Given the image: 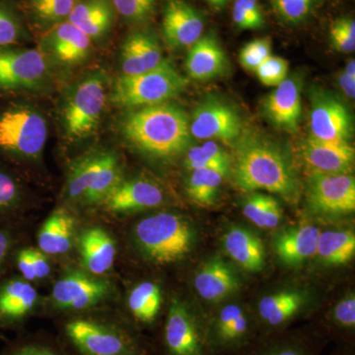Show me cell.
<instances>
[{"label":"cell","instance_id":"cell-1","mask_svg":"<svg viewBox=\"0 0 355 355\" xmlns=\"http://www.w3.org/2000/svg\"><path fill=\"white\" fill-rule=\"evenodd\" d=\"M119 128L128 144L153 157H174L191 142L190 118L171 103L130 109L121 116Z\"/></svg>","mask_w":355,"mask_h":355},{"label":"cell","instance_id":"cell-2","mask_svg":"<svg viewBox=\"0 0 355 355\" xmlns=\"http://www.w3.org/2000/svg\"><path fill=\"white\" fill-rule=\"evenodd\" d=\"M235 182L244 191L266 190L291 196L297 190L295 175L282 149L257 133H245L239 140Z\"/></svg>","mask_w":355,"mask_h":355},{"label":"cell","instance_id":"cell-3","mask_svg":"<svg viewBox=\"0 0 355 355\" xmlns=\"http://www.w3.org/2000/svg\"><path fill=\"white\" fill-rule=\"evenodd\" d=\"M62 336L76 355H149L139 336L116 322L73 318L62 324Z\"/></svg>","mask_w":355,"mask_h":355},{"label":"cell","instance_id":"cell-4","mask_svg":"<svg viewBox=\"0 0 355 355\" xmlns=\"http://www.w3.org/2000/svg\"><path fill=\"white\" fill-rule=\"evenodd\" d=\"M188 80L166 60L157 69L139 76H119L114 83L111 101L119 108L135 109L165 103L181 94Z\"/></svg>","mask_w":355,"mask_h":355},{"label":"cell","instance_id":"cell-5","mask_svg":"<svg viewBox=\"0 0 355 355\" xmlns=\"http://www.w3.org/2000/svg\"><path fill=\"white\" fill-rule=\"evenodd\" d=\"M121 180V166L116 154L103 149L91 151L70 166L67 196L78 202H104Z\"/></svg>","mask_w":355,"mask_h":355},{"label":"cell","instance_id":"cell-6","mask_svg":"<svg viewBox=\"0 0 355 355\" xmlns=\"http://www.w3.org/2000/svg\"><path fill=\"white\" fill-rule=\"evenodd\" d=\"M140 248L155 263H174L190 252L193 231L183 217L170 212L142 219L135 227Z\"/></svg>","mask_w":355,"mask_h":355},{"label":"cell","instance_id":"cell-7","mask_svg":"<svg viewBox=\"0 0 355 355\" xmlns=\"http://www.w3.org/2000/svg\"><path fill=\"white\" fill-rule=\"evenodd\" d=\"M106 100L104 73L94 71L84 76L69 91L62 106L65 135L71 140L91 137L101 123Z\"/></svg>","mask_w":355,"mask_h":355},{"label":"cell","instance_id":"cell-8","mask_svg":"<svg viewBox=\"0 0 355 355\" xmlns=\"http://www.w3.org/2000/svg\"><path fill=\"white\" fill-rule=\"evenodd\" d=\"M46 137V121L32 107L16 103L0 106V153L21 158L38 157Z\"/></svg>","mask_w":355,"mask_h":355},{"label":"cell","instance_id":"cell-9","mask_svg":"<svg viewBox=\"0 0 355 355\" xmlns=\"http://www.w3.org/2000/svg\"><path fill=\"white\" fill-rule=\"evenodd\" d=\"M162 355H210L207 331L186 305L174 299L160 336Z\"/></svg>","mask_w":355,"mask_h":355},{"label":"cell","instance_id":"cell-10","mask_svg":"<svg viewBox=\"0 0 355 355\" xmlns=\"http://www.w3.org/2000/svg\"><path fill=\"white\" fill-rule=\"evenodd\" d=\"M48 74L44 53L16 46H0V93L40 87Z\"/></svg>","mask_w":355,"mask_h":355},{"label":"cell","instance_id":"cell-11","mask_svg":"<svg viewBox=\"0 0 355 355\" xmlns=\"http://www.w3.org/2000/svg\"><path fill=\"white\" fill-rule=\"evenodd\" d=\"M239 113L228 103L209 96L196 108L190 120L191 135L198 139L233 141L242 135Z\"/></svg>","mask_w":355,"mask_h":355},{"label":"cell","instance_id":"cell-12","mask_svg":"<svg viewBox=\"0 0 355 355\" xmlns=\"http://www.w3.org/2000/svg\"><path fill=\"white\" fill-rule=\"evenodd\" d=\"M311 135L331 142H349L354 135V120L347 105L331 93L313 95L310 114Z\"/></svg>","mask_w":355,"mask_h":355},{"label":"cell","instance_id":"cell-13","mask_svg":"<svg viewBox=\"0 0 355 355\" xmlns=\"http://www.w3.org/2000/svg\"><path fill=\"white\" fill-rule=\"evenodd\" d=\"M308 198L313 209L324 214L354 211V177L349 174L314 173L310 178Z\"/></svg>","mask_w":355,"mask_h":355},{"label":"cell","instance_id":"cell-14","mask_svg":"<svg viewBox=\"0 0 355 355\" xmlns=\"http://www.w3.org/2000/svg\"><path fill=\"white\" fill-rule=\"evenodd\" d=\"M109 292V284L105 280L71 272L55 282L53 303L58 310L79 312L100 303Z\"/></svg>","mask_w":355,"mask_h":355},{"label":"cell","instance_id":"cell-15","mask_svg":"<svg viewBox=\"0 0 355 355\" xmlns=\"http://www.w3.org/2000/svg\"><path fill=\"white\" fill-rule=\"evenodd\" d=\"M205 20L200 11L184 0H167L162 30L166 42L174 49L188 48L202 37Z\"/></svg>","mask_w":355,"mask_h":355},{"label":"cell","instance_id":"cell-16","mask_svg":"<svg viewBox=\"0 0 355 355\" xmlns=\"http://www.w3.org/2000/svg\"><path fill=\"white\" fill-rule=\"evenodd\" d=\"M301 151L313 174H349L354 162V148L349 142L324 141L310 135Z\"/></svg>","mask_w":355,"mask_h":355},{"label":"cell","instance_id":"cell-17","mask_svg":"<svg viewBox=\"0 0 355 355\" xmlns=\"http://www.w3.org/2000/svg\"><path fill=\"white\" fill-rule=\"evenodd\" d=\"M263 112L275 127L294 132L298 130L302 114L300 84L294 78H286L266 96Z\"/></svg>","mask_w":355,"mask_h":355},{"label":"cell","instance_id":"cell-18","mask_svg":"<svg viewBox=\"0 0 355 355\" xmlns=\"http://www.w3.org/2000/svg\"><path fill=\"white\" fill-rule=\"evenodd\" d=\"M164 200L162 189L146 179L121 180L105 198L106 209L114 214L153 209Z\"/></svg>","mask_w":355,"mask_h":355},{"label":"cell","instance_id":"cell-19","mask_svg":"<svg viewBox=\"0 0 355 355\" xmlns=\"http://www.w3.org/2000/svg\"><path fill=\"white\" fill-rule=\"evenodd\" d=\"M123 76H139L164 64L157 38L150 33L135 32L128 35L121 46Z\"/></svg>","mask_w":355,"mask_h":355},{"label":"cell","instance_id":"cell-20","mask_svg":"<svg viewBox=\"0 0 355 355\" xmlns=\"http://www.w3.org/2000/svg\"><path fill=\"white\" fill-rule=\"evenodd\" d=\"M228 67L225 51L211 35L200 37L187 55V72L195 80H211L225 74Z\"/></svg>","mask_w":355,"mask_h":355},{"label":"cell","instance_id":"cell-21","mask_svg":"<svg viewBox=\"0 0 355 355\" xmlns=\"http://www.w3.org/2000/svg\"><path fill=\"white\" fill-rule=\"evenodd\" d=\"M91 40L76 26L67 22L58 24L46 37L44 46L46 51L60 64H80L88 57L91 50Z\"/></svg>","mask_w":355,"mask_h":355},{"label":"cell","instance_id":"cell-22","mask_svg":"<svg viewBox=\"0 0 355 355\" xmlns=\"http://www.w3.org/2000/svg\"><path fill=\"white\" fill-rule=\"evenodd\" d=\"M252 333L251 320L239 305L228 304L222 308L212 324L209 345L225 350L242 347Z\"/></svg>","mask_w":355,"mask_h":355},{"label":"cell","instance_id":"cell-23","mask_svg":"<svg viewBox=\"0 0 355 355\" xmlns=\"http://www.w3.org/2000/svg\"><path fill=\"white\" fill-rule=\"evenodd\" d=\"M38 299L36 289L26 280L13 279L0 286V327H12L24 320Z\"/></svg>","mask_w":355,"mask_h":355},{"label":"cell","instance_id":"cell-24","mask_svg":"<svg viewBox=\"0 0 355 355\" xmlns=\"http://www.w3.org/2000/svg\"><path fill=\"white\" fill-rule=\"evenodd\" d=\"M69 22L91 40L101 39L113 25V6L109 0L76 1L69 14Z\"/></svg>","mask_w":355,"mask_h":355},{"label":"cell","instance_id":"cell-25","mask_svg":"<svg viewBox=\"0 0 355 355\" xmlns=\"http://www.w3.org/2000/svg\"><path fill=\"white\" fill-rule=\"evenodd\" d=\"M79 249L84 266L93 275H104L114 265L116 244L104 229L93 227L83 232Z\"/></svg>","mask_w":355,"mask_h":355},{"label":"cell","instance_id":"cell-26","mask_svg":"<svg viewBox=\"0 0 355 355\" xmlns=\"http://www.w3.org/2000/svg\"><path fill=\"white\" fill-rule=\"evenodd\" d=\"M198 293L209 301H219L239 287L237 277L221 259L203 263L195 277Z\"/></svg>","mask_w":355,"mask_h":355},{"label":"cell","instance_id":"cell-27","mask_svg":"<svg viewBox=\"0 0 355 355\" xmlns=\"http://www.w3.org/2000/svg\"><path fill=\"white\" fill-rule=\"evenodd\" d=\"M229 256L248 272H259L265 266L266 254L260 238L244 228L234 227L224 237Z\"/></svg>","mask_w":355,"mask_h":355},{"label":"cell","instance_id":"cell-28","mask_svg":"<svg viewBox=\"0 0 355 355\" xmlns=\"http://www.w3.org/2000/svg\"><path fill=\"white\" fill-rule=\"evenodd\" d=\"M319 228L313 225L286 231L277 240V253L284 263L298 265L317 254Z\"/></svg>","mask_w":355,"mask_h":355},{"label":"cell","instance_id":"cell-29","mask_svg":"<svg viewBox=\"0 0 355 355\" xmlns=\"http://www.w3.org/2000/svg\"><path fill=\"white\" fill-rule=\"evenodd\" d=\"M76 220L65 210L58 209L43 224L38 236L41 251L50 254L67 253L71 247Z\"/></svg>","mask_w":355,"mask_h":355},{"label":"cell","instance_id":"cell-30","mask_svg":"<svg viewBox=\"0 0 355 355\" xmlns=\"http://www.w3.org/2000/svg\"><path fill=\"white\" fill-rule=\"evenodd\" d=\"M302 297L296 292L284 291L266 296L259 303V316L266 328L279 330L298 314Z\"/></svg>","mask_w":355,"mask_h":355},{"label":"cell","instance_id":"cell-31","mask_svg":"<svg viewBox=\"0 0 355 355\" xmlns=\"http://www.w3.org/2000/svg\"><path fill=\"white\" fill-rule=\"evenodd\" d=\"M161 305V291L154 282H141L128 296V310L133 320L142 326L150 327L156 323Z\"/></svg>","mask_w":355,"mask_h":355},{"label":"cell","instance_id":"cell-32","mask_svg":"<svg viewBox=\"0 0 355 355\" xmlns=\"http://www.w3.org/2000/svg\"><path fill=\"white\" fill-rule=\"evenodd\" d=\"M355 236L352 231H326L320 233L317 254L329 265H345L354 258Z\"/></svg>","mask_w":355,"mask_h":355},{"label":"cell","instance_id":"cell-33","mask_svg":"<svg viewBox=\"0 0 355 355\" xmlns=\"http://www.w3.org/2000/svg\"><path fill=\"white\" fill-rule=\"evenodd\" d=\"M225 168H205L193 170L187 183L189 197L200 205H211L214 202L224 177L228 174Z\"/></svg>","mask_w":355,"mask_h":355},{"label":"cell","instance_id":"cell-34","mask_svg":"<svg viewBox=\"0 0 355 355\" xmlns=\"http://www.w3.org/2000/svg\"><path fill=\"white\" fill-rule=\"evenodd\" d=\"M230 157L218 144L207 141L202 146L191 147L187 154V168L193 171L205 168H230Z\"/></svg>","mask_w":355,"mask_h":355},{"label":"cell","instance_id":"cell-35","mask_svg":"<svg viewBox=\"0 0 355 355\" xmlns=\"http://www.w3.org/2000/svg\"><path fill=\"white\" fill-rule=\"evenodd\" d=\"M76 0H29L35 19L44 26L57 25L69 18Z\"/></svg>","mask_w":355,"mask_h":355},{"label":"cell","instance_id":"cell-36","mask_svg":"<svg viewBox=\"0 0 355 355\" xmlns=\"http://www.w3.org/2000/svg\"><path fill=\"white\" fill-rule=\"evenodd\" d=\"M318 0H270L273 11L282 22L297 25L312 15Z\"/></svg>","mask_w":355,"mask_h":355},{"label":"cell","instance_id":"cell-37","mask_svg":"<svg viewBox=\"0 0 355 355\" xmlns=\"http://www.w3.org/2000/svg\"><path fill=\"white\" fill-rule=\"evenodd\" d=\"M232 18L239 30H259L266 24L258 0H235Z\"/></svg>","mask_w":355,"mask_h":355},{"label":"cell","instance_id":"cell-38","mask_svg":"<svg viewBox=\"0 0 355 355\" xmlns=\"http://www.w3.org/2000/svg\"><path fill=\"white\" fill-rule=\"evenodd\" d=\"M24 38L19 18L8 4L0 0V46H17Z\"/></svg>","mask_w":355,"mask_h":355},{"label":"cell","instance_id":"cell-39","mask_svg":"<svg viewBox=\"0 0 355 355\" xmlns=\"http://www.w3.org/2000/svg\"><path fill=\"white\" fill-rule=\"evenodd\" d=\"M21 197L19 182L8 170L0 167V216L13 211L19 205Z\"/></svg>","mask_w":355,"mask_h":355},{"label":"cell","instance_id":"cell-40","mask_svg":"<svg viewBox=\"0 0 355 355\" xmlns=\"http://www.w3.org/2000/svg\"><path fill=\"white\" fill-rule=\"evenodd\" d=\"M157 0H113L116 12L128 22H146L151 17Z\"/></svg>","mask_w":355,"mask_h":355},{"label":"cell","instance_id":"cell-41","mask_svg":"<svg viewBox=\"0 0 355 355\" xmlns=\"http://www.w3.org/2000/svg\"><path fill=\"white\" fill-rule=\"evenodd\" d=\"M272 55V41L268 38L254 40L243 46L239 62L245 69L256 71L263 62Z\"/></svg>","mask_w":355,"mask_h":355},{"label":"cell","instance_id":"cell-42","mask_svg":"<svg viewBox=\"0 0 355 355\" xmlns=\"http://www.w3.org/2000/svg\"><path fill=\"white\" fill-rule=\"evenodd\" d=\"M330 38L334 48L340 53L355 50V22L352 18H340L331 26Z\"/></svg>","mask_w":355,"mask_h":355},{"label":"cell","instance_id":"cell-43","mask_svg":"<svg viewBox=\"0 0 355 355\" xmlns=\"http://www.w3.org/2000/svg\"><path fill=\"white\" fill-rule=\"evenodd\" d=\"M261 83L266 86L279 85L288 73V62L284 58L270 55L256 69Z\"/></svg>","mask_w":355,"mask_h":355},{"label":"cell","instance_id":"cell-44","mask_svg":"<svg viewBox=\"0 0 355 355\" xmlns=\"http://www.w3.org/2000/svg\"><path fill=\"white\" fill-rule=\"evenodd\" d=\"M331 319L334 328L343 331L354 330L355 327L354 296H349L338 302L331 312Z\"/></svg>","mask_w":355,"mask_h":355},{"label":"cell","instance_id":"cell-45","mask_svg":"<svg viewBox=\"0 0 355 355\" xmlns=\"http://www.w3.org/2000/svg\"><path fill=\"white\" fill-rule=\"evenodd\" d=\"M248 355H314L302 340L298 338H287L282 343H270L261 350Z\"/></svg>","mask_w":355,"mask_h":355},{"label":"cell","instance_id":"cell-46","mask_svg":"<svg viewBox=\"0 0 355 355\" xmlns=\"http://www.w3.org/2000/svg\"><path fill=\"white\" fill-rule=\"evenodd\" d=\"M275 198L263 193H254L245 202L243 214L259 227L263 228V220L268 207Z\"/></svg>","mask_w":355,"mask_h":355},{"label":"cell","instance_id":"cell-47","mask_svg":"<svg viewBox=\"0 0 355 355\" xmlns=\"http://www.w3.org/2000/svg\"><path fill=\"white\" fill-rule=\"evenodd\" d=\"M3 355H62L57 349L42 343L26 342L9 347Z\"/></svg>","mask_w":355,"mask_h":355},{"label":"cell","instance_id":"cell-48","mask_svg":"<svg viewBox=\"0 0 355 355\" xmlns=\"http://www.w3.org/2000/svg\"><path fill=\"white\" fill-rule=\"evenodd\" d=\"M29 251L36 279H44L48 277L51 272V266L46 256L38 250L29 249Z\"/></svg>","mask_w":355,"mask_h":355},{"label":"cell","instance_id":"cell-49","mask_svg":"<svg viewBox=\"0 0 355 355\" xmlns=\"http://www.w3.org/2000/svg\"><path fill=\"white\" fill-rule=\"evenodd\" d=\"M16 263H17L18 270L22 273L23 277L26 280L32 282V280L36 279V275H35L34 270H33L29 249L21 250L17 258H16Z\"/></svg>","mask_w":355,"mask_h":355},{"label":"cell","instance_id":"cell-50","mask_svg":"<svg viewBox=\"0 0 355 355\" xmlns=\"http://www.w3.org/2000/svg\"><path fill=\"white\" fill-rule=\"evenodd\" d=\"M13 246V237L8 230L0 228V273L3 270Z\"/></svg>","mask_w":355,"mask_h":355},{"label":"cell","instance_id":"cell-51","mask_svg":"<svg viewBox=\"0 0 355 355\" xmlns=\"http://www.w3.org/2000/svg\"><path fill=\"white\" fill-rule=\"evenodd\" d=\"M282 211L279 203L277 200H273L270 207L266 211L265 220H263V228H275L279 225L282 220Z\"/></svg>","mask_w":355,"mask_h":355},{"label":"cell","instance_id":"cell-52","mask_svg":"<svg viewBox=\"0 0 355 355\" xmlns=\"http://www.w3.org/2000/svg\"><path fill=\"white\" fill-rule=\"evenodd\" d=\"M338 83H340V88L345 94L349 98V99H354L355 97V80L354 79L349 78L345 72H342L338 76Z\"/></svg>","mask_w":355,"mask_h":355},{"label":"cell","instance_id":"cell-53","mask_svg":"<svg viewBox=\"0 0 355 355\" xmlns=\"http://www.w3.org/2000/svg\"><path fill=\"white\" fill-rule=\"evenodd\" d=\"M210 6L214 7L216 10H221L224 7L227 6L230 0H205Z\"/></svg>","mask_w":355,"mask_h":355},{"label":"cell","instance_id":"cell-54","mask_svg":"<svg viewBox=\"0 0 355 355\" xmlns=\"http://www.w3.org/2000/svg\"><path fill=\"white\" fill-rule=\"evenodd\" d=\"M345 74L349 77V78L354 79L355 80V62L354 60H350L347 64V67L345 69Z\"/></svg>","mask_w":355,"mask_h":355},{"label":"cell","instance_id":"cell-55","mask_svg":"<svg viewBox=\"0 0 355 355\" xmlns=\"http://www.w3.org/2000/svg\"><path fill=\"white\" fill-rule=\"evenodd\" d=\"M0 340H6V338H4V336H2L1 334H0Z\"/></svg>","mask_w":355,"mask_h":355}]
</instances>
